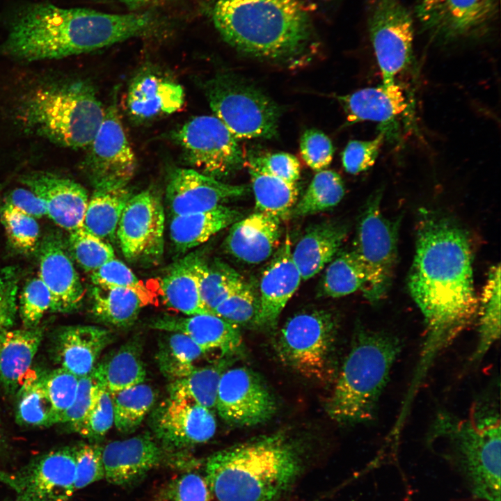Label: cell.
Here are the masks:
<instances>
[{
	"mask_svg": "<svg viewBox=\"0 0 501 501\" xmlns=\"http://www.w3.org/2000/svg\"><path fill=\"white\" fill-rule=\"evenodd\" d=\"M407 284L425 326L410 382L419 388L437 357L477 315L478 301L467 232L448 217L423 211Z\"/></svg>",
	"mask_w": 501,
	"mask_h": 501,
	"instance_id": "1",
	"label": "cell"
},
{
	"mask_svg": "<svg viewBox=\"0 0 501 501\" xmlns=\"http://www.w3.org/2000/svg\"><path fill=\"white\" fill-rule=\"evenodd\" d=\"M161 22L148 10L116 14L34 3L10 21L0 54L26 62L63 58L151 35Z\"/></svg>",
	"mask_w": 501,
	"mask_h": 501,
	"instance_id": "2",
	"label": "cell"
},
{
	"mask_svg": "<svg viewBox=\"0 0 501 501\" xmlns=\"http://www.w3.org/2000/svg\"><path fill=\"white\" fill-rule=\"evenodd\" d=\"M213 24L239 52L283 64L310 60L319 41L301 0H214Z\"/></svg>",
	"mask_w": 501,
	"mask_h": 501,
	"instance_id": "3",
	"label": "cell"
},
{
	"mask_svg": "<svg viewBox=\"0 0 501 501\" xmlns=\"http://www.w3.org/2000/svg\"><path fill=\"white\" fill-rule=\"evenodd\" d=\"M304 468L303 450L284 432L261 436L209 456L211 501H280Z\"/></svg>",
	"mask_w": 501,
	"mask_h": 501,
	"instance_id": "4",
	"label": "cell"
},
{
	"mask_svg": "<svg viewBox=\"0 0 501 501\" xmlns=\"http://www.w3.org/2000/svg\"><path fill=\"white\" fill-rule=\"evenodd\" d=\"M426 442L460 477L470 495L500 501L501 423L495 406L478 403L463 418L440 411Z\"/></svg>",
	"mask_w": 501,
	"mask_h": 501,
	"instance_id": "5",
	"label": "cell"
},
{
	"mask_svg": "<svg viewBox=\"0 0 501 501\" xmlns=\"http://www.w3.org/2000/svg\"><path fill=\"white\" fill-rule=\"evenodd\" d=\"M402 347L394 334L357 327L326 405L329 417L344 425L374 420Z\"/></svg>",
	"mask_w": 501,
	"mask_h": 501,
	"instance_id": "6",
	"label": "cell"
},
{
	"mask_svg": "<svg viewBox=\"0 0 501 501\" xmlns=\"http://www.w3.org/2000/svg\"><path fill=\"white\" fill-rule=\"evenodd\" d=\"M105 115L86 81L39 88L26 96L19 118L29 130L65 148H88Z\"/></svg>",
	"mask_w": 501,
	"mask_h": 501,
	"instance_id": "7",
	"label": "cell"
},
{
	"mask_svg": "<svg viewBox=\"0 0 501 501\" xmlns=\"http://www.w3.org/2000/svg\"><path fill=\"white\" fill-rule=\"evenodd\" d=\"M338 323L332 312H299L282 327L276 343L280 359L301 376L331 380L335 370Z\"/></svg>",
	"mask_w": 501,
	"mask_h": 501,
	"instance_id": "8",
	"label": "cell"
},
{
	"mask_svg": "<svg viewBox=\"0 0 501 501\" xmlns=\"http://www.w3.org/2000/svg\"><path fill=\"white\" fill-rule=\"evenodd\" d=\"M382 196L383 189H377L367 199L358 218L352 250L365 273L363 296L372 304H377L388 294L398 258L400 217L385 216Z\"/></svg>",
	"mask_w": 501,
	"mask_h": 501,
	"instance_id": "9",
	"label": "cell"
},
{
	"mask_svg": "<svg viewBox=\"0 0 501 501\" xmlns=\"http://www.w3.org/2000/svg\"><path fill=\"white\" fill-rule=\"evenodd\" d=\"M205 88L214 116L237 140L276 136L279 107L253 85L225 74L209 80Z\"/></svg>",
	"mask_w": 501,
	"mask_h": 501,
	"instance_id": "10",
	"label": "cell"
},
{
	"mask_svg": "<svg viewBox=\"0 0 501 501\" xmlns=\"http://www.w3.org/2000/svg\"><path fill=\"white\" fill-rule=\"evenodd\" d=\"M193 170L221 180L244 165L237 139L215 116H196L172 133Z\"/></svg>",
	"mask_w": 501,
	"mask_h": 501,
	"instance_id": "11",
	"label": "cell"
},
{
	"mask_svg": "<svg viewBox=\"0 0 501 501\" xmlns=\"http://www.w3.org/2000/svg\"><path fill=\"white\" fill-rule=\"evenodd\" d=\"M499 13V0H417L415 15L431 39L442 44L488 35Z\"/></svg>",
	"mask_w": 501,
	"mask_h": 501,
	"instance_id": "12",
	"label": "cell"
},
{
	"mask_svg": "<svg viewBox=\"0 0 501 501\" xmlns=\"http://www.w3.org/2000/svg\"><path fill=\"white\" fill-rule=\"evenodd\" d=\"M367 29L383 84L395 77L413 59L414 22L399 0H369Z\"/></svg>",
	"mask_w": 501,
	"mask_h": 501,
	"instance_id": "13",
	"label": "cell"
},
{
	"mask_svg": "<svg viewBox=\"0 0 501 501\" xmlns=\"http://www.w3.org/2000/svg\"><path fill=\"white\" fill-rule=\"evenodd\" d=\"M84 170L95 189L127 186L136 168L116 100L105 110L104 120L88 146Z\"/></svg>",
	"mask_w": 501,
	"mask_h": 501,
	"instance_id": "14",
	"label": "cell"
},
{
	"mask_svg": "<svg viewBox=\"0 0 501 501\" xmlns=\"http://www.w3.org/2000/svg\"><path fill=\"white\" fill-rule=\"evenodd\" d=\"M74 447H63L34 459L13 472L0 470V482L18 501H68L75 491Z\"/></svg>",
	"mask_w": 501,
	"mask_h": 501,
	"instance_id": "15",
	"label": "cell"
},
{
	"mask_svg": "<svg viewBox=\"0 0 501 501\" xmlns=\"http://www.w3.org/2000/svg\"><path fill=\"white\" fill-rule=\"evenodd\" d=\"M216 408L228 424L251 427L269 421L277 411L276 399L261 377L246 367L225 370Z\"/></svg>",
	"mask_w": 501,
	"mask_h": 501,
	"instance_id": "16",
	"label": "cell"
},
{
	"mask_svg": "<svg viewBox=\"0 0 501 501\" xmlns=\"http://www.w3.org/2000/svg\"><path fill=\"white\" fill-rule=\"evenodd\" d=\"M165 214L158 196L146 190L132 196L120 218L116 235L130 262H152L163 255Z\"/></svg>",
	"mask_w": 501,
	"mask_h": 501,
	"instance_id": "17",
	"label": "cell"
},
{
	"mask_svg": "<svg viewBox=\"0 0 501 501\" xmlns=\"http://www.w3.org/2000/svg\"><path fill=\"white\" fill-rule=\"evenodd\" d=\"M150 425L157 443L171 456L208 441L216 429L211 410L170 397L152 410Z\"/></svg>",
	"mask_w": 501,
	"mask_h": 501,
	"instance_id": "18",
	"label": "cell"
},
{
	"mask_svg": "<svg viewBox=\"0 0 501 501\" xmlns=\"http://www.w3.org/2000/svg\"><path fill=\"white\" fill-rule=\"evenodd\" d=\"M247 188L209 177L192 168H176L168 179L166 198L173 216L214 209L242 196Z\"/></svg>",
	"mask_w": 501,
	"mask_h": 501,
	"instance_id": "19",
	"label": "cell"
},
{
	"mask_svg": "<svg viewBox=\"0 0 501 501\" xmlns=\"http://www.w3.org/2000/svg\"><path fill=\"white\" fill-rule=\"evenodd\" d=\"M40 278L51 295L50 310L67 313L82 304L84 288L62 238L47 234L39 246Z\"/></svg>",
	"mask_w": 501,
	"mask_h": 501,
	"instance_id": "20",
	"label": "cell"
},
{
	"mask_svg": "<svg viewBox=\"0 0 501 501\" xmlns=\"http://www.w3.org/2000/svg\"><path fill=\"white\" fill-rule=\"evenodd\" d=\"M167 453L149 434L113 441L102 449L104 478L111 484L129 486L166 461Z\"/></svg>",
	"mask_w": 501,
	"mask_h": 501,
	"instance_id": "21",
	"label": "cell"
},
{
	"mask_svg": "<svg viewBox=\"0 0 501 501\" xmlns=\"http://www.w3.org/2000/svg\"><path fill=\"white\" fill-rule=\"evenodd\" d=\"M263 271L260 283L259 310L256 326L274 328L287 303L301 280L292 257V243L287 234Z\"/></svg>",
	"mask_w": 501,
	"mask_h": 501,
	"instance_id": "22",
	"label": "cell"
},
{
	"mask_svg": "<svg viewBox=\"0 0 501 501\" xmlns=\"http://www.w3.org/2000/svg\"><path fill=\"white\" fill-rule=\"evenodd\" d=\"M21 181L42 200L57 225L69 232L83 226L88 197L80 184L47 172L28 173Z\"/></svg>",
	"mask_w": 501,
	"mask_h": 501,
	"instance_id": "23",
	"label": "cell"
},
{
	"mask_svg": "<svg viewBox=\"0 0 501 501\" xmlns=\"http://www.w3.org/2000/svg\"><path fill=\"white\" fill-rule=\"evenodd\" d=\"M150 327L162 332L185 334L206 354L217 351L223 356H231L241 351L239 326L213 313L186 317L164 315L152 320Z\"/></svg>",
	"mask_w": 501,
	"mask_h": 501,
	"instance_id": "24",
	"label": "cell"
},
{
	"mask_svg": "<svg viewBox=\"0 0 501 501\" xmlns=\"http://www.w3.org/2000/svg\"><path fill=\"white\" fill-rule=\"evenodd\" d=\"M281 220L256 212L230 225L224 241L225 250L248 264L261 263L276 251L282 237Z\"/></svg>",
	"mask_w": 501,
	"mask_h": 501,
	"instance_id": "25",
	"label": "cell"
},
{
	"mask_svg": "<svg viewBox=\"0 0 501 501\" xmlns=\"http://www.w3.org/2000/svg\"><path fill=\"white\" fill-rule=\"evenodd\" d=\"M182 86L155 71L145 70L129 86L127 107L137 121H145L178 111L184 104Z\"/></svg>",
	"mask_w": 501,
	"mask_h": 501,
	"instance_id": "26",
	"label": "cell"
},
{
	"mask_svg": "<svg viewBox=\"0 0 501 501\" xmlns=\"http://www.w3.org/2000/svg\"><path fill=\"white\" fill-rule=\"evenodd\" d=\"M110 331L95 326L62 328L56 335L55 356L62 367L77 377L88 374L102 351L113 341Z\"/></svg>",
	"mask_w": 501,
	"mask_h": 501,
	"instance_id": "27",
	"label": "cell"
},
{
	"mask_svg": "<svg viewBox=\"0 0 501 501\" xmlns=\"http://www.w3.org/2000/svg\"><path fill=\"white\" fill-rule=\"evenodd\" d=\"M349 124L363 121L384 125L393 122L408 107L406 96L395 81L365 88L351 94L337 96Z\"/></svg>",
	"mask_w": 501,
	"mask_h": 501,
	"instance_id": "28",
	"label": "cell"
},
{
	"mask_svg": "<svg viewBox=\"0 0 501 501\" xmlns=\"http://www.w3.org/2000/svg\"><path fill=\"white\" fill-rule=\"evenodd\" d=\"M347 235V227L340 223H322L308 229L292 257L301 280L319 273L335 257Z\"/></svg>",
	"mask_w": 501,
	"mask_h": 501,
	"instance_id": "29",
	"label": "cell"
},
{
	"mask_svg": "<svg viewBox=\"0 0 501 501\" xmlns=\"http://www.w3.org/2000/svg\"><path fill=\"white\" fill-rule=\"evenodd\" d=\"M38 327L0 333V383L8 392L19 389L42 340Z\"/></svg>",
	"mask_w": 501,
	"mask_h": 501,
	"instance_id": "30",
	"label": "cell"
},
{
	"mask_svg": "<svg viewBox=\"0 0 501 501\" xmlns=\"http://www.w3.org/2000/svg\"><path fill=\"white\" fill-rule=\"evenodd\" d=\"M241 216L238 210L223 205L205 212L173 216L170 238L178 251L186 252L206 242Z\"/></svg>",
	"mask_w": 501,
	"mask_h": 501,
	"instance_id": "31",
	"label": "cell"
},
{
	"mask_svg": "<svg viewBox=\"0 0 501 501\" xmlns=\"http://www.w3.org/2000/svg\"><path fill=\"white\" fill-rule=\"evenodd\" d=\"M200 255L193 253L180 260L168 269L160 282L166 305L186 316L212 313L205 308L200 295Z\"/></svg>",
	"mask_w": 501,
	"mask_h": 501,
	"instance_id": "32",
	"label": "cell"
},
{
	"mask_svg": "<svg viewBox=\"0 0 501 501\" xmlns=\"http://www.w3.org/2000/svg\"><path fill=\"white\" fill-rule=\"evenodd\" d=\"M132 196L127 186L95 189L88 202L84 228L102 239L113 241L122 212Z\"/></svg>",
	"mask_w": 501,
	"mask_h": 501,
	"instance_id": "33",
	"label": "cell"
},
{
	"mask_svg": "<svg viewBox=\"0 0 501 501\" xmlns=\"http://www.w3.org/2000/svg\"><path fill=\"white\" fill-rule=\"evenodd\" d=\"M91 301L92 312L98 321L119 328L132 325L148 304L133 289L97 285L92 287Z\"/></svg>",
	"mask_w": 501,
	"mask_h": 501,
	"instance_id": "34",
	"label": "cell"
},
{
	"mask_svg": "<svg viewBox=\"0 0 501 501\" xmlns=\"http://www.w3.org/2000/svg\"><path fill=\"white\" fill-rule=\"evenodd\" d=\"M142 351L141 340L133 338L97 363L111 395L144 382Z\"/></svg>",
	"mask_w": 501,
	"mask_h": 501,
	"instance_id": "35",
	"label": "cell"
},
{
	"mask_svg": "<svg viewBox=\"0 0 501 501\" xmlns=\"http://www.w3.org/2000/svg\"><path fill=\"white\" fill-rule=\"evenodd\" d=\"M500 265L491 267L478 301V339L470 362L479 363L500 338Z\"/></svg>",
	"mask_w": 501,
	"mask_h": 501,
	"instance_id": "36",
	"label": "cell"
},
{
	"mask_svg": "<svg viewBox=\"0 0 501 501\" xmlns=\"http://www.w3.org/2000/svg\"><path fill=\"white\" fill-rule=\"evenodd\" d=\"M255 200L256 212L287 219L297 202V183L288 182L273 175L248 168Z\"/></svg>",
	"mask_w": 501,
	"mask_h": 501,
	"instance_id": "37",
	"label": "cell"
},
{
	"mask_svg": "<svg viewBox=\"0 0 501 501\" xmlns=\"http://www.w3.org/2000/svg\"><path fill=\"white\" fill-rule=\"evenodd\" d=\"M164 333L159 340L156 360L161 374L171 381L193 371L196 363L206 353L186 335Z\"/></svg>",
	"mask_w": 501,
	"mask_h": 501,
	"instance_id": "38",
	"label": "cell"
},
{
	"mask_svg": "<svg viewBox=\"0 0 501 501\" xmlns=\"http://www.w3.org/2000/svg\"><path fill=\"white\" fill-rule=\"evenodd\" d=\"M228 361L203 367H196L188 375L170 381L169 397L193 403L209 410L216 408L221 376Z\"/></svg>",
	"mask_w": 501,
	"mask_h": 501,
	"instance_id": "39",
	"label": "cell"
},
{
	"mask_svg": "<svg viewBox=\"0 0 501 501\" xmlns=\"http://www.w3.org/2000/svg\"><path fill=\"white\" fill-rule=\"evenodd\" d=\"M154 388L144 383L111 394L113 424L124 434L134 432L157 399Z\"/></svg>",
	"mask_w": 501,
	"mask_h": 501,
	"instance_id": "40",
	"label": "cell"
},
{
	"mask_svg": "<svg viewBox=\"0 0 501 501\" xmlns=\"http://www.w3.org/2000/svg\"><path fill=\"white\" fill-rule=\"evenodd\" d=\"M198 274L202 302L212 313L245 283L241 275L228 264L218 260L207 262L201 256L198 264Z\"/></svg>",
	"mask_w": 501,
	"mask_h": 501,
	"instance_id": "41",
	"label": "cell"
},
{
	"mask_svg": "<svg viewBox=\"0 0 501 501\" xmlns=\"http://www.w3.org/2000/svg\"><path fill=\"white\" fill-rule=\"evenodd\" d=\"M16 419L29 427H48L58 423V416L44 388L41 375L27 376L18 389Z\"/></svg>",
	"mask_w": 501,
	"mask_h": 501,
	"instance_id": "42",
	"label": "cell"
},
{
	"mask_svg": "<svg viewBox=\"0 0 501 501\" xmlns=\"http://www.w3.org/2000/svg\"><path fill=\"white\" fill-rule=\"evenodd\" d=\"M345 189L341 176L334 170L317 172L292 214L305 216L336 206L343 198Z\"/></svg>",
	"mask_w": 501,
	"mask_h": 501,
	"instance_id": "43",
	"label": "cell"
},
{
	"mask_svg": "<svg viewBox=\"0 0 501 501\" xmlns=\"http://www.w3.org/2000/svg\"><path fill=\"white\" fill-rule=\"evenodd\" d=\"M366 283L365 273L353 250L343 252L327 267L322 281L323 294L338 298L362 289Z\"/></svg>",
	"mask_w": 501,
	"mask_h": 501,
	"instance_id": "44",
	"label": "cell"
},
{
	"mask_svg": "<svg viewBox=\"0 0 501 501\" xmlns=\"http://www.w3.org/2000/svg\"><path fill=\"white\" fill-rule=\"evenodd\" d=\"M1 221L11 246L18 252L31 254L40 246V226L35 218L4 202Z\"/></svg>",
	"mask_w": 501,
	"mask_h": 501,
	"instance_id": "45",
	"label": "cell"
},
{
	"mask_svg": "<svg viewBox=\"0 0 501 501\" xmlns=\"http://www.w3.org/2000/svg\"><path fill=\"white\" fill-rule=\"evenodd\" d=\"M68 245L70 254L86 271L93 272L115 258L110 243L88 232L84 226L70 232Z\"/></svg>",
	"mask_w": 501,
	"mask_h": 501,
	"instance_id": "46",
	"label": "cell"
},
{
	"mask_svg": "<svg viewBox=\"0 0 501 501\" xmlns=\"http://www.w3.org/2000/svg\"><path fill=\"white\" fill-rule=\"evenodd\" d=\"M103 381L97 364L88 374L79 378L75 399L63 415L61 422L67 424L72 431L77 432L94 406Z\"/></svg>",
	"mask_w": 501,
	"mask_h": 501,
	"instance_id": "47",
	"label": "cell"
},
{
	"mask_svg": "<svg viewBox=\"0 0 501 501\" xmlns=\"http://www.w3.org/2000/svg\"><path fill=\"white\" fill-rule=\"evenodd\" d=\"M259 310V297L246 282L223 300L212 313L237 326L253 323Z\"/></svg>",
	"mask_w": 501,
	"mask_h": 501,
	"instance_id": "48",
	"label": "cell"
},
{
	"mask_svg": "<svg viewBox=\"0 0 501 501\" xmlns=\"http://www.w3.org/2000/svg\"><path fill=\"white\" fill-rule=\"evenodd\" d=\"M41 379L45 392L58 416L59 423L75 399L79 377L59 367L49 373L41 374Z\"/></svg>",
	"mask_w": 501,
	"mask_h": 501,
	"instance_id": "49",
	"label": "cell"
},
{
	"mask_svg": "<svg viewBox=\"0 0 501 501\" xmlns=\"http://www.w3.org/2000/svg\"><path fill=\"white\" fill-rule=\"evenodd\" d=\"M155 501H211V497L205 477L186 472L168 482Z\"/></svg>",
	"mask_w": 501,
	"mask_h": 501,
	"instance_id": "50",
	"label": "cell"
},
{
	"mask_svg": "<svg viewBox=\"0 0 501 501\" xmlns=\"http://www.w3.org/2000/svg\"><path fill=\"white\" fill-rule=\"evenodd\" d=\"M51 295L40 277L33 278L24 286L19 296V310L25 328L37 327L51 308Z\"/></svg>",
	"mask_w": 501,
	"mask_h": 501,
	"instance_id": "51",
	"label": "cell"
},
{
	"mask_svg": "<svg viewBox=\"0 0 501 501\" xmlns=\"http://www.w3.org/2000/svg\"><path fill=\"white\" fill-rule=\"evenodd\" d=\"M113 420L111 395L103 381L94 406L77 433L91 441H98L111 428Z\"/></svg>",
	"mask_w": 501,
	"mask_h": 501,
	"instance_id": "52",
	"label": "cell"
},
{
	"mask_svg": "<svg viewBox=\"0 0 501 501\" xmlns=\"http://www.w3.org/2000/svg\"><path fill=\"white\" fill-rule=\"evenodd\" d=\"M90 280L93 285L133 289L148 303L150 301L147 288L124 262L116 257L91 272Z\"/></svg>",
	"mask_w": 501,
	"mask_h": 501,
	"instance_id": "53",
	"label": "cell"
},
{
	"mask_svg": "<svg viewBox=\"0 0 501 501\" xmlns=\"http://www.w3.org/2000/svg\"><path fill=\"white\" fill-rule=\"evenodd\" d=\"M244 164L248 168L267 173L288 182L297 183L300 177L298 159L287 152L250 155Z\"/></svg>",
	"mask_w": 501,
	"mask_h": 501,
	"instance_id": "54",
	"label": "cell"
},
{
	"mask_svg": "<svg viewBox=\"0 0 501 501\" xmlns=\"http://www.w3.org/2000/svg\"><path fill=\"white\" fill-rule=\"evenodd\" d=\"M386 133V129H383L372 140L350 141L342 154L344 170L356 175L370 168L376 160Z\"/></svg>",
	"mask_w": 501,
	"mask_h": 501,
	"instance_id": "55",
	"label": "cell"
},
{
	"mask_svg": "<svg viewBox=\"0 0 501 501\" xmlns=\"http://www.w3.org/2000/svg\"><path fill=\"white\" fill-rule=\"evenodd\" d=\"M102 449L99 445L87 443L74 447L75 491L104 478Z\"/></svg>",
	"mask_w": 501,
	"mask_h": 501,
	"instance_id": "56",
	"label": "cell"
},
{
	"mask_svg": "<svg viewBox=\"0 0 501 501\" xmlns=\"http://www.w3.org/2000/svg\"><path fill=\"white\" fill-rule=\"evenodd\" d=\"M300 152L303 161L312 170H325L331 163L334 148L331 139L317 129L305 130L300 139Z\"/></svg>",
	"mask_w": 501,
	"mask_h": 501,
	"instance_id": "57",
	"label": "cell"
},
{
	"mask_svg": "<svg viewBox=\"0 0 501 501\" xmlns=\"http://www.w3.org/2000/svg\"><path fill=\"white\" fill-rule=\"evenodd\" d=\"M18 277L11 267H0V333L13 326L17 312Z\"/></svg>",
	"mask_w": 501,
	"mask_h": 501,
	"instance_id": "58",
	"label": "cell"
},
{
	"mask_svg": "<svg viewBox=\"0 0 501 501\" xmlns=\"http://www.w3.org/2000/svg\"><path fill=\"white\" fill-rule=\"evenodd\" d=\"M4 202L35 218L47 214L45 202L29 189H13L8 193Z\"/></svg>",
	"mask_w": 501,
	"mask_h": 501,
	"instance_id": "59",
	"label": "cell"
},
{
	"mask_svg": "<svg viewBox=\"0 0 501 501\" xmlns=\"http://www.w3.org/2000/svg\"><path fill=\"white\" fill-rule=\"evenodd\" d=\"M132 12L143 11L145 9L157 6L170 0H120Z\"/></svg>",
	"mask_w": 501,
	"mask_h": 501,
	"instance_id": "60",
	"label": "cell"
},
{
	"mask_svg": "<svg viewBox=\"0 0 501 501\" xmlns=\"http://www.w3.org/2000/svg\"><path fill=\"white\" fill-rule=\"evenodd\" d=\"M451 501H490V500L476 498V497H474L472 495H469L468 497H466V498L454 499V500H452Z\"/></svg>",
	"mask_w": 501,
	"mask_h": 501,
	"instance_id": "61",
	"label": "cell"
},
{
	"mask_svg": "<svg viewBox=\"0 0 501 501\" xmlns=\"http://www.w3.org/2000/svg\"><path fill=\"white\" fill-rule=\"evenodd\" d=\"M3 446V440L1 438V434L0 432V448Z\"/></svg>",
	"mask_w": 501,
	"mask_h": 501,
	"instance_id": "62",
	"label": "cell"
}]
</instances>
